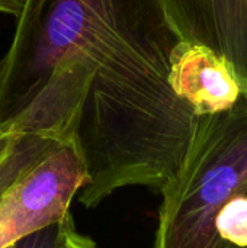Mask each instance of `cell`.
<instances>
[{
  "mask_svg": "<svg viewBox=\"0 0 247 248\" xmlns=\"http://www.w3.org/2000/svg\"><path fill=\"white\" fill-rule=\"evenodd\" d=\"M178 41L160 0H26L0 60V131L73 138L86 208L125 186L160 192L198 119L169 84Z\"/></svg>",
  "mask_w": 247,
  "mask_h": 248,
  "instance_id": "1",
  "label": "cell"
},
{
  "mask_svg": "<svg viewBox=\"0 0 247 248\" xmlns=\"http://www.w3.org/2000/svg\"><path fill=\"white\" fill-rule=\"evenodd\" d=\"M247 183V99L198 116L183 163L160 190L153 248H233L215 228L221 208Z\"/></svg>",
  "mask_w": 247,
  "mask_h": 248,
  "instance_id": "2",
  "label": "cell"
},
{
  "mask_svg": "<svg viewBox=\"0 0 247 248\" xmlns=\"http://www.w3.org/2000/svg\"><path fill=\"white\" fill-rule=\"evenodd\" d=\"M84 183L86 169L74 140L44 134L0 193V248L60 224Z\"/></svg>",
  "mask_w": 247,
  "mask_h": 248,
  "instance_id": "3",
  "label": "cell"
},
{
  "mask_svg": "<svg viewBox=\"0 0 247 248\" xmlns=\"http://www.w3.org/2000/svg\"><path fill=\"white\" fill-rule=\"evenodd\" d=\"M179 39L202 44L233 68L247 99V0H160Z\"/></svg>",
  "mask_w": 247,
  "mask_h": 248,
  "instance_id": "4",
  "label": "cell"
},
{
  "mask_svg": "<svg viewBox=\"0 0 247 248\" xmlns=\"http://www.w3.org/2000/svg\"><path fill=\"white\" fill-rule=\"evenodd\" d=\"M169 84L195 116L227 110L242 97L230 64L208 46L185 39L172 49Z\"/></svg>",
  "mask_w": 247,
  "mask_h": 248,
  "instance_id": "5",
  "label": "cell"
},
{
  "mask_svg": "<svg viewBox=\"0 0 247 248\" xmlns=\"http://www.w3.org/2000/svg\"><path fill=\"white\" fill-rule=\"evenodd\" d=\"M215 228L220 238L231 247L247 248V196H234L217 215Z\"/></svg>",
  "mask_w": 247,
  "mask_h": 248,
  "instance_id": "6",
  "label": "cell"
},
{
  "mask_svg": "<svg viewBox=\"0 0 247 248\" xmlns=\"http://www.w3.org/2000/svg\"><path fill=\"white\" fill-rule=\"evenodd\" d=\"M54 248H98L86 235H82L76 227L71 214H68L58 227V235Z\"/></svg>",
  "mask_w": 247,
  "mask_h": 248,
  "instance_id": "7",
  "label": "cell"
},
{
  "mask_svg": "<svg viewBox=\"0 0 247 248\" xmlns=\"http://www.w3.org/2000/svg\"><path fill=\"white\" fill-rule=\"evenodd\" d=\"M58 227H60V224L39 230L33 234H29V235L6 246L4 248H54L55 241H57V235H58Z\"/></svg>",
  "mask_w": 247,
  "mask_h": 248,
  "instance_id": "8",
  "label": "cell"
},
{
  "mask_svg": "<svg viewBox=\"0 0 247 248\" xmlns=\"http://www.w3.org/2000/svg\"><path fill=\"white\" fill-rule=\"evenodd\" d=\"M7 134L0 131V193L10 185L19 171V164L6 153Z\"/></svg>",
  "mask_w": 247,
  "mask_h": 248,
  "instance_id": "9",
  "label": "cell"
},
{
  "mask_svg": "<svg viewBox=\"0 0 247 248\" xmlns=\"http://www.w3.org/2000/svg\"><path fill=\"white\" fill-rule=\"evenodd\" d=\"M26 0H0V12L15 16L16 19L20 16Z\"/></svg>",
  "mask_w": 247,
  "mask_h": 248,
  "instance_id": "10",
  "label": "cell"
},
{
  "mask_svg": "<svg viewBox=\"0 0 247 248\" xmlns=\"http://www.w3.org/2000/svg\"><path fill=\"white\" fill-rule=\"evenodd\" d=\"M240 195H246V196H247V183L245 185V187L242 189V193H240Z\"/></svg>",
  "mask_w": 247,
  "mask_h": 248,
  "instance_id": "11",
  "label": "cell"
},
{
  "mask_svg": "<svg viewBox=\"0 0 247 248\" xmlns=\"http://www.w3.org/2000/svg\"><path fill=\"white\" fill-rule=\"evenodd\" d=\"M233 248H236V247H233Z\"/></svg>",
  "mask_w": 247,
  "mask_h": 248,
  "instance_id": "12",
  "label": "cell"
}]
</instances>
